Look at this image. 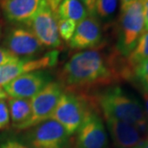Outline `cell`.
Masks as SVG:
<instances>
[{"mask_svg": "<svg viewBox=\"0 0 148 148\" xmlns=\"http://www.w3.org/2000/svg\"><path fill=\"white\" fill-rule=\"evenodd\" d=\"M138 0H120V3H121V10L125 9L129 5L132 4L133 3L137 2Z\"/></svg>", "mask_w": 148, "mask_h": 148, "instance_id": "27", "label": "cell"}, {"mask_svg": "<svg viewBox=\"0 0 148 148\" xmlns=\"http://www.w3.org/2000/svg\"><path fill=\"white\" fill-rule=\"evenodd\" d=\"M133 76L139 82H148V58L141 62L133 69Z\"/></svg>", "mask_w": 148, "mask_h": 148, "instance_id": "21", "label": "cell"}, {"mask_svg": "<svg viewBox=\"0 0 148 148\" xmlns=\"http://www.w3.org/2000/svg\"><path fill=\"white\" fill-rule=\"evenodd\" d=\"M102 31L98 18L88 16L77 23L69 46L74 50H86L96 48L101 42Z\"/></svg>", "mask_w": 148, "mask_h": 148, "instance_id": "13", "label": "cell"}, {"mask_svg": "<svg viewBox=\"0 0 148 148\" xmlns=\"http://www.w3.org/2000/svg\"><path fill=\"white\" fill-rule=\"evenodd\" d=\"M147 140H148V139H147Z\"/></svg>", "mask_w": 148, "mask_h": 148, "instance_id": "34", "label": "cell"}, {"mask_svg": "<svg viewBox=\"0 0 148 148\" xmlns=\"http://www.w3.org/2000/svg\"><path fill=\"white\" fill-rule=\"evenodd\" d=\"M127 62L132 69L141 62L148 58V32H144L139 38L136 46L127 56Z\"/></svg>", "mask_w": 148, "mask_h": 148, "instance_id": "17", "label": "cell"}, {"mask_svg": "<svg viewBox=\"0 0 148 148\" xmlns=\"http://www.w3.org/2000/svg\"><path fill=\"white\" fill-rule=\"evenodd\" d=\"M118 0H96L95 17L103 21H110L116 10Z\"/></svg>", "mask_w": 148, "mask_h": 148, "instance_id": "18", "label": "cell"}, {"mask_svg": "<svg viewBox=\"0 0 148 148\" xmlns=\"http://www.w3.org/2000/svg\"><path fill=\"white\" fill-rule=\"evenodd\" d=\"M73 148H107L108 136L96 108L91 109L77 131Z\"/></svg>", "mask_w": 148, "mask_h": 148, "instance_id": "8", "label": "cell"}, {"mask_svg": "<svg viewBox=\"0 0 148 148\" xmlns=\"http://www.w3.org/2000/svg\"><path fill=\"white\" fill-rule=\"evenodd\" d=\"M1 33H2V32H1V27H0V36H1Z\"/></svg>", "mask_w": 148, "mask_h": 148, "instance_id": "32", "label": "cell"}, {"mask_svg": "<svg viewBox=\"0 0 148 148\" xmlns=\"http://www.w3.org/2000/svg\"><path fill=\"white\" fill-rule=\"evenodd\" d=\"M143 92L148 94V82H139Z\"/></svg>", "mask_w": 148, "mask_h": 148, "instance_id": "28", "label": "cell"}, {"mask_svg": "<svg viewBox=\"0 0 148 148\" xmlns=\"http://www.w3.org/2000/svg\"><path fill=\"white\" fill-rule=\"evenodd\" d=\"M119 28L118 49L119 53L127 56L144 33V14L142 0H138L125 9L121 10Z\"/></svg>", "mask_w": 148, "mask_h": 148, "instance_id": "4", "label": "cell"}, {"mask_svg": "<svg viewBox=\"0 0 148 148\" xmlns=\"http://www.w3.org/2000/svg\"><path fill=\"white\" fill-rule=\"evenodd\" d=\"M84 5L90 16L95 17V1L96 0H79Z\"/></svg>", "mask_w": 148, "mask_h": 148, "instance_id": "24", "label": "cell"}, {"mask_svg": "<svg viewBox=\"0 0 148 148\" xmlns=\"http://www.w3.org/2000/svg\"><path fill=\"white\" fill-rule=\"evenodd\" d=\"M8 97V95L6 94L5 90H3V87H0V100L2 99H6Z\"/></svg>", "mask_w": 148, "mask_h": 148, "instance_id": "31", "label": "cell"}, {"mask_svg": "<svg viewBox=\"0 0 148 148\" xmlns=\"http://www.w3.org/2000/svg\"><path fill=\"white\" fill-rule=\"evenodd\" d=\"M45 4L46 0H0L5 18L16 26H27Z\"/></svg>", "mask_w": 148, "mask_h": 148, "instance_id": "12", "label": "cell"}, {"mask_svg": "<svg viewBox=\"0 0 148 148\" xmlns=\"http://www.w3.org/2000/svg\"><path fill=\"white\" fill-rule=\"evenodd\" d=\"M4 49L18 58H35L45 47L28 27L15 26L6 34Z\"/></svg>", "mask_w": 148, "mask_h": 148, "instance_id": "7", "label": "cell"}, {"mask_svg": "<svg viewBox=\"0 0 148 148\" xmlns=\"http://www.w3.org/2000/svg\"><path fill=\"white\" fill-rule=\"evenodd\" d=\"M143 14H144V32H148V2L143 3Z\"/></svg>", "mask_w": 148, "mask_h": 148, "instance_id": "25", "label": "cell"}, {"mask_svg": "<svg viewBox=\"0 0 148 148\" xmlns=\"http://www.w3.org/2000/svg\"><path fill=\"white\" fill-rule=\"evenodd\" d=\"M105 119L116 148H133L142 142L141 133L134 125L111 117H106Z\"/></svg>", "mask_w": 148, "mask_h": 148, "instance_id": "14", "label": "cell"}, {"mask_svg": "<svg viewBox=\"0 0 148 148\" xmlns=\"http://www.w3.org/2000/svg\"><path fill=\"white\" fill-rule=\"evenodd\" d=\"M8 105L12 127L18 130H22L24 125L32 116L31 99L10 97L8 101Z\"/></svg>", "mask_w": 148, "mask_h": 148, "instance_id": "15", "label": "cell"}, {"mask_svg": "<svg viewBox=\"0 0 148 148\" xmlns=\"http://www.w3.org/2000/svg\"><path fill=\"white\" fill-rule=\"evenodd\" d=\"M17 59H19V58L13 56L6 49L0 46V66L16 61Z\"/></svg>", "mask_w": 148, "mask_h": 148, "instance_id": "23", "label": "cell"}, {"mask_svg": "<svg viewBox=\"0 0 148 148\" xmlns=\"http://www.w3.org/2000/svg\"><path fill=\"white\" fill-rule=\"evenodd\" d=\"M0 148H31L23 140L10 138L0 143Z\"/></svg>", "mask_w": 148, "mask_h": 148, "instance_id": "22", "label": "cell"}, {"mask_svg": "<svg viewBox=\"0 0 148 148\" xmlns=\"http://www.w3.org/2000/svg\"><path fill=\"white\" fill-rule=\"evenodd\" d=\"M46 1H47L48 5L50 8V9L56 13V11H57L58 5L60 4V3L63 0H46Z\"/></svg>", "mask_w": 148, "mask_h": 148, "instance_id": "26", "label": "cell"}, {"mask_svg": "<svg viewBox=\"0 0 148 148\" xmlns=\"http://www.w3.org/2000/svg\"><path fill=\"white\" fill-rule=\"evenodd\" d=\"M69 137L60 123L48 119L29 128L23 141L31 148H66Z\"/></svg>", "mask_w": 148, "mask_h": 148, "instance_id": "5", "label": "cell"}, {"mask_svg": "<svg viewBox=\"0 0 148 148\" xmlns=\"http://www.w3.org/2000/svg\"><path fill=\"white\" fill-rule=\"evenodd\" d=\"M133 148H148V140L147 141H142L138 145Z\"/></svg>", "mask_w": 148, "mask_h": 148, "instance_id": "29", "label": "cell"}, {"mask_svg": "<svg viewBox=\"0 0 148 148\" xmlns=\"http://www.w3.org/2000/svg\"><path fill=\"white\" fill-rule=\"evenodd\" d=\"M147 132H148V130H147ZM147 133H148V132H147Z\"/></svg>", "mask_w": 148, "mask_h": 148, "instance_id": "33", "label": "cell"}, {"mask_svg": "<svg viewBox=\"0 0 148 148\" xmlns=\"http://www.w3.org/2000/svg\"><path fill=\"white\" fill-rule=\"evenodd\" d=\"M77 25V23L72 20L58 18V29L59 37L62 38V40L64 41L69 42L73 36Z\"/></svg>", "mask_w": 148, "mask_h": 148, "instance_id": "19", "label": "cell"}, {"mask_svg": "<svg viewBox=\"0 0 148 148\" xmlns=\"http://www.w3.org/2000/svg\"><path fill=\"white\" fill-rule=\"evenodd\" d=\"M143 100L145 101V106H146L147 114L148 115V94L147 93H145V92H143Z\"/></svg>", "mask_w": 148, "mask_h": 148, "instance_id": "30", "label": "cell"}, {"mask_svg": "<svg viewBox=\"0 0 148 148\" xmlns=\"http://www.w3.org/2000/svg\"><path fill=\"white\" fill-rule=\"evenodd\" d=\"M45 48L57 49L62 45L58 29V17L48 4L42 7L27 25Z\"/></svg>", "mask_w": 148, "mask_h": 148, "instance_id": "9", "label": "cell"}, {"mask_svg": "<svg viewBox=\"0 0 148 148\" xmlns=\"http://www.w3.org/2000/svg\"><path fill=\"white\" fill-rule=\"evenodd\" d=\"M116 57L106 58L98 49H86L73 54L58 73L64 91L87 95L90 90L123 79Z\"/></svg>", "mask_w": 148, "mask_h": 148, "instance_id": "1", "label": "cell"}, {"mask_svg": "<svg viewBox=\"0 0 148 148\" xmlns=\"http://www.w3.org/2000/svg\"><path fill=\"white\" fill-rule=\"evenodd\" d=\"M56 15L58 18L72 20L77 23L89 16L86 8L79 0H63L57 8Z\"/></svg>", "mask_w": 148, "mask_h": 148, "instance_id": "16", "label": "cell"}, {"mask_svg": "<svg viewBox=\"0 0 148 148\" xmlns=\"http://www.w3.org/2000/svg\"><path fill=\"white\" fill-rule=\"evenodd\" d=\"M64 93L58 82H51L31 99L32 116L24 125L22 130L35 127L42 122L50 119L58 101Z\"/></svg>", "mask_w": 148, "mask_h": 148, "instance_id": "6", "label": "cell"}, {"mask_svg": "<svg viewBox=\"0 0 148 148\" xmlns=\"http://www.w3.org/2000/svg\"><path fill=\"white\" fill-rule=\"evenodd\" d=\"M93 99L104 118L111 117L131 123L140 133L148 130L146 112L140 102L119 87L108 89Z\"/></svg>", "mask_w": 148, "mask_h": 148, "instance_id": "2", "label": "cell"}, {"mask_svg": "<svg viewBox=\"0 0 148 148\" xmlns=\"http://www.w3.org/2000/svg\"><path fill=\"white\" fill-rule=\"evenodd\" d=\"M58 60V51L53 49L39 58H19L14 62L1 65L0 87L22 74L54 67Z\"/></svg>", "mask_w": 148, "mask_h": 148, "instance_id": "10", "label": "cell"}, {"mask_svg": "<svg viewBox=\"0 0 148 148\" xmlns=\"http://www.w3.org/2000/svg\"><path fill=\"white\" fill-rule=\"evenodd\" d=\"M97 108L92 96L64 91L50 119L60 123L69 136L76 133L87 113Z\"/></svg>", "mask_w": 148, "mask_h": 148, "instance_id": "3", "label": "cell"}, {"mask_svg": "<svg viewBox=\"0 0 148 148\" xmlns=\"http://www.w3.org/2000/svg\"><path fill=\"white\" fill-rule=\"evenodd\" d=\"M9 108L5 99L0 100V130L8 128L10 124Z\"/></svg>", "mask_w": 148, "mask_h": 148, "instance_id": "20", "label": "cell"}, {"mask_svg": "<svg viewBox=\"0 0 148 148\" xmlns=\"http://www.w3.org/2000/svg\"><path fill=\"white\" fill-rule=\"evenodd\" d=\"M51 76L45 70L24 73L3 86L11 98L32 99L51 82Z\"/></svg>", "mask_w": 148, "mask_h": 148, "instance_id": "11", "label": "cell"}]
</instances>
